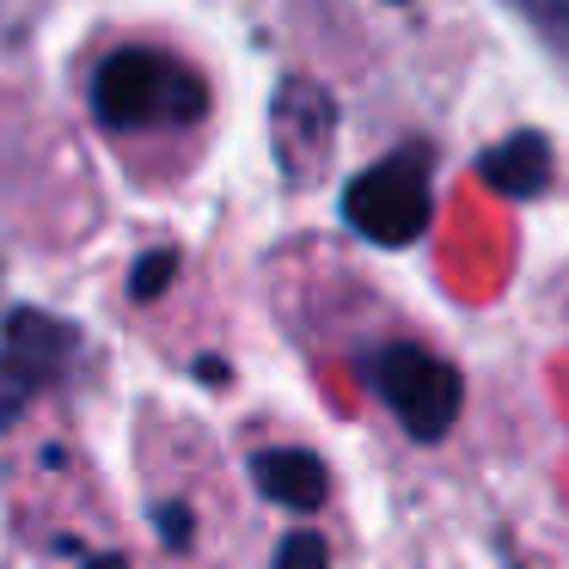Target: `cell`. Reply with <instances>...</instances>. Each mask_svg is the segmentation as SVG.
Returning <instances> with one entry per match:
<instances>
[{
    "label": "cell",
    "mask_w": 569,
    "mask_h": 569,
    "mask_svg": "<svg viewBox=\"0 0 569 569\" xmlns=\"http://www.w3.org/2000/svg\"><path fill=\"white\" fill-rule=\"evenodd\" d=\"M202 111H209V87L153 50H117L92 74V117L117 136L148 123H197Z\"/></svg>",
    "instance_id": "obj_1"
},
{
    "label": "cell",
    "mask_w": 569,
    "mask_h": 569,
    "mask_svg": "<svg viewBox=\"0 0 569 569\" xmlns=\"http://www.w3.org/2000/svg\"><path fill=\"white\" fill-rule=\"evenodd\" d=\"M429 148H398L386 153L380 166L356 172L343 184V221L349 233H361L368 246H386V251H405L429 233L435 221V184H429Z\"/></svg>",
    "instance_id": "obj_2"
},
{
    "label": "cell",
    "mask_w": 569,
    "mask_h": 569,
    "mask_svg": "<svg viewBox=\"0 0 569 569\" xmlns=\"http://www.w3.org/2000/svg\"><path fill=\"white\" fill-rule=\"evenodd\" d=\"M361 380L380 392V405L398 417V429L410 441H447V429L459 422L466 405V380L453 361H441L435 349L417 343H386L361 361Z\"/></svg>",
    "instance_id": "obj_3"
},
{
    "label": "cell",
    "mask_w": 569,
    "mask_h": 569,
    "mask_svg": "<svg viewBox=\"0 0 569 569\" xmlns=\"http://www.w3.org/2000/svg\"><path fill=\"white\" fill-rule=\"evenodd\" d=\"M80 331L43 307H13L0 325V429H13L26 405L68 368Z\"/></svg>",
    "instance_id": "obj_4"
},
{
    "label": "cell",
    "mask_w": 569,
    "mask_h": 569,
    "mask_svg": "<svg viewBox=\"0 0 569 569\" xmlns=\"http://www.w3.org/2000/svg\"><path fill=\"white\" fill-rule=\"evenodd\" d=\"M331 136H337V104L319 80H300L288 74L270 99V141H276V160H282L288 184H307L312 166L331 153Z\"/></svg>",
    "instance_id": "obj_5"
},
{
    "label": "cell",
    "mask_w": 569,
    "mask_h": 569,
    "mask_svg": "<svg viewBox=\"0 0 569 569\" xmlns=\"http://www.w3.org/2000/svg\"><path fill=\"white\" fill-rule=\"evenodd\" d=\"M483 184L496 190V197L508 202H532L551 190V141L539 136V129H515L508 141H496L490 153L478 160Z\"/></svg>",
    "instance_id": "obj_6"
},
{
    "label": "cell",
    "mask_w": 569,
    "mask_h": 569,
    "mask_svg": "<svg viewBox=\"0 0 569 569\" xmlns=\"http://www.w3.org/2000/svg\"><path fill=\"white\" fill-rule=\"evenodd\" d=\"M251 478H258V490L270 496L276 508H295V515H312V508L331 496V471H325V459L307 453V447H263V453L251 459Z\"/></svg>",
    "instance_id": "obj_7"
},
{
    "label": "cell",
    "mask_w": 569,
    "mask_h": 569,
    "mask_svg": "<svg viewBox=\"0 0 569 569\" xmlns=\"http://www.w3.org/2000/svg\"><path fill=\"white\" fill-rule=\"evenodd\" d=\"M520 19H527L532 31H539L545 43H551V56L569 68V0H508Z\"/></svg>",
    "instance_id": "obj_8"
},
{
    "label": "cell",
    "mask_w": 569,
    "mask_h": 569,
    "mask_svg": "<svg viewBox=\"0 0 569 569\" xmlns=\"http://www.w3.org/2000/svg\"><path fill=\"white\" fill-rule=\"evenodd\" d=\"M172 276H178V251H148V258H136V270H129V300H160L166 288H172Z\"/></svg>",
    "instance_id": "obj_9"
},
{
    "label": "cell",
    "mask_w": 569,
    "mask_h": 569,
    "mask_svg": "<svg viewBox=\"0 0 569 569\" xmlns=\"http://www.w3.org/2000/svg\"><path fill=\"white\" fill-rule=\"evenodd\" d=\"M276 569H331V545L319 532H288L276 545Z\"/></svg>",
    "instance_id": "obj_10"
},
{
    "label": "cell",
    "mask_w": 569,
    "mask_h": 569,
    "mask_svg": "<svg viewBox=\"0 0 569 569\" xmlns=\"http://www.w3.org/2000/svg\"><path fill=\"white\" fill-rule=\"evenodd\" d=\"M153 520H160V539L172 545V551H184V545H190V508L184 502H160V508H153Z\"/></svg>",
    "instance_id": "obj_11"
},
{
    "label": "cell",
    "mask_w": 569,
    "mask_h": 569,
    "mask_svg": "<svg viewBox=\"0 0 569 569\" xmlns=\"http://www.w3.org/2000/svg\"><path fill=\"white\" fill-rule=\"evenodd\" d=\"M197 373H202L209 386H227V361H221V356H202V361H197Z\"/></svg>",
    "instance_id": "obj_12"
},
{
    "label": "cell",
    "mask_w": 569,
    "mask_h": 569,
    "mask_svg": "<svg viewBox=\"0 0 569 569\" xmlns=\"http://www.w3.org/2000/svg\"><path fill=\"white\" fill-rule=\"evenodd\" d=\"M87 569H129V563H123V557H92Z\"/></svg>",
    "instance_id": "obj_13"
},
{
    "label": "cell",
    "mask_w": 569,
    "mask_h": 569,
    "mask_svg": "<svg viewBox=\"0 0 569 569\" xmlns=\"http://www.w3.org/2000/svg\"><path fill=\"white\" fill-rule=\"evenodd\" d=\"M386 7H405V0H386Z\"/></svg>",
    "instance_id": "obj_14"
}]
</instances>
